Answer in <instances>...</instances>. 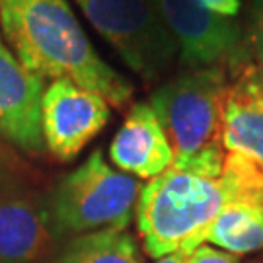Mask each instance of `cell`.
I'll use <instances>...</instances> for the list:
<instances>
[{"label": "cell", "mask_w": 263, "mask_h": 263, "mask_svg": "<svg viewBox=\"0 0 263 263\" xmlns=\"http://www.w3.org/2000/svg\"><path fill=\"white\" fill-rule=\"evenodd\" d=\"M226 201L205 232V244L234 255L263 250V168L238 152L222 166Z\"/></svg>", "instance_id": "6"}, {"label": "cell", "mask_w": 263, "mask_h": 263, "mask_svg": "<svg viewBox=\"0 0 263 263\" xmlns=\"http://www.w3.org/2000/svg\"><path fill=\"white\" fill-rule=\"evenodd\" d=\"M55 263H141L139 250L127 230L105 228L70 240Z\"/></svg>", "instance_id": "13"}, {"label": "cell", "mask_w": 263, "mask_h": 263, "mask_svg": "<svg viewBox=\"0 0 263 263\" xmlns=\"http://www.w3.org/2000/svg\"><path fill=\"white\" fill-rule=\"evenodd\" d=\"M109 119V102L70 80H53L43 92L41 131L57 160L68 162L94 139Z\"/></svg>", "instance_id": "7"}, {"label": "cell", "mask_w": 263, "mask_h": 263, "mask_svg": "<svg viewBox=\"0 0 263 263\" xmlns=\"http://www.w3.org/2000/svg\"><path fill=\"white\" fill-rule=\"evenodd\" d=\"M187 255L189 254H185V252H176V254H170V255H166V257L156 259V263H185Z\"/></svg>", "instance_id": "17"}, {"label": "cell", "mask_w": 263, "mask_h": 263, "mask_svg": "<svg viewBox=\"0 0 263 263\" xmlns=\"http://www.w3.org/2000/svg\"><path fill=\"white\" fill-rule=\"evenodd\" d=\"M0 28L29 72L70 80L123 107L133 84L98 55L66 0H0Z\"/></svg>", "instance_id": "1"}, {"label": "cell", "mask_w": 263, "mask_h": 263, "mask_svg": "<svg viewBox=\"0 0 263 263\" xmlns=\"http://www.w3.org/2000/svg\"><path fill=\"white\" fill-rule=\"evenodd\" d=\"M250 45H252L257 65L263 66V0H252Z\"/></svg>", "instance_id": "14"}, {"label": "cell", "mask_w": 263, "mask_h": 263, "mask_svg": "<svg viewBox=\"0 0 263 263\" xmlns=\"http://www.w3.org/2000/svg\"><path fill=\"white\" fill-rule=\"evenodd\" d=\"M226 201L220 176L172 168L148 179L137 201V230L144 252L166 257L176 252L191 254L205 244V232Z\"/></svg>", "instance_id": "3"}, {"label": "cell", "mask_w": 263, "mask_h": 263, "mask_svg": "<svg viewBox=\"0 0 263 263\" xmlns=\"http://www.w3.org/2000/svg\"><path fill=\"white\" fill-rule=\"evenodd\" d=\"M6 170H8V160H6V156H4V151L0 148V181L4 179V176H6Z\"/></svg>", "instance_id": "18"}, {"label": "cell", "mask_w": 263, "mask_h": 263, "mask_svg": "<svg viewBox=\"0 0 263 263\" xmlns=\"http://www.w3.org/2000/svg\"><path fill=\"white\" fill-rule=\"evenodd\" d=\"M141 187L133 176L113 170L98 148L53 189L47 201L53 234L80 236L105 228L127 230Z\"/></svg>", "instance_id": "4"}, {"label": "cell", "mask_w": 263, "mask_h": 263, "mask_svg": "<svg viewBox=\"0 0 263 263\" xmlns=\"http://www.w3.org/2000/svg\"><path fill=\"white\" fill-rule=\"evenodd\" d=\"M228 72L220 65L191 68L162 84L151 96V107L174 151V168L220 176L226 148L222 105Z\"/></svg>", "instance_id": "2"}, {"label": "cell", "mask_w": 263, "mask_h": 263, "mask_svg": "<svg viewBox=\"0 0 263 263\" xmlns=\"http://www.w3.org/2000/svg\"><path fill=\"white\" fill-rule=\"evenodd\" d=\"M47 203L18 189H0V263H37L53 242Z\"/></svg>", "instance_id": "11"}, {"label": "cell", "mask_w": 263, "mask_h": 263, "mask_svg": "<svg viewBox=\"0 0 263 263\" xmlns=\"http://www.w3.org/2000/svg\"><path fill=\"white\" fill-rule=\"evenodd\" d=\"M96 31L123 63L146 82L168 70L178 43L162 18L156 0H74Z\"/></svg>", "instance_id": "5"}, {"label": "cell", "mask_w": 263, "mask_h": 263, "mask_svg": "<svg viewBox=\"0 0 263 263\" xmlns=\"http://www.w3.org/2000/svg\"><path fill=\"white\" fill-rule=\"evenodd\" d=\"M109 158L125 174L154 179L174 164V151L151 104L131 107L121 129L113 137Z\"/></svg>", "instance_id": "12"}, {"label": "cell", "mask_w": 263, "mask_h": 263, "mask_svg": "<svg viewBox=\"0 0 263 263\" xmlns=\"http://www.w3.org/2000/svg\"><path fill=\"white\" fill-rule=\"evenodd\" d=\"M156 4L178 43L183 66L205 68L238 61L240 31L232 20L215 16L199 0H156Z\"/></svg>", "instance_id": "8"}, {"label": "cell", "mask_w": 263, "mask_h": 263, "mask_svg": "<svg viewBox=\"0 0 263 263\" xmlns=\"http://www.w3.org/2000/svg\"><path fill=\"white\" fill-rule=\"evenodd\" d=\"M209 12H213L215 16L220 18H234L236 14L240 12L242 0H199Z\"/></svg>", "instance_id": "16"}, {"label": "cell", "mask_w": 263, "mask_h": 263, "mask_svg": "<svg viewBox=\"0 0 263 263\" xmlns=\"http://www.w3.org/2000/svg\"><path fill=\"white\" fill-rule=\"evenodd\" d=\"M45 78L29 72L0 41V139L18 151L41 154V102Z\"/></svg>", "instance_id": "9"}, {"label": "cell", "mask_w": 263, "mask_h": 263, "mask_svg": "<svg viewBox=\"0 0 263 263\" xmlns=\"http://www.w3.org/2000/svg\"><path fill=\"white\" fill-rule=\"evenodd\" d=\"M226 152H238L263 168V66L232 63L222 105Z\"/></svg>", "instance_id": "10"}, {"label": "cell", "mask_w": 263, "mask_h": 263, "mask_svg": "<svg viewBox=\"0 0 263 263\" xmlns=\"http://www.w3.org/2000/svg\"><path fill=\"white\" fill-rule=\"evenodd\" d=\"M185 263H240L238 257L230 252L218 250L209 244H201L187 255Z\"/></svg>", "instance_id": "15"}]
</instances>
